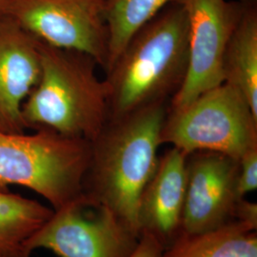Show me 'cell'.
<instances>
[{
    "mask_svg": "<svg viewBox=\"0 0 257 257\" xmlns=\"http://www.w3.org/2000/svg\"><path fill=\"white\" fill-rule=\"evenodd\" d=\"M169 104L109 119L91 141L83 193L110 208L139 237L138 202L158 164Z\"/></svg>",
    "mask_w": 257,
    "mask_h": 257,
    "instance_id": "obj_1",
    "label": "cell"
},
{
    "mask_svg": "<svg viewBox=\"0 0 257 257\" xmlns=\"http://www.w3.org/2000/svg\"><path fill=\"white\" fill-rule=\"evenodd\" d=\"M188 56L186 11L178 0H172L138 30L105 72L109 119L170 103L185 79Z\"/></svg>",
    "mask_w": 257,
    "mask_h": 257,
    "instance_id": "obj_2",
    "label": "cell"
},
{
    "mask_svg": "<svg viewBox=\"0 0 257 257\" xmlns=\"http://www.w3.org/2000/svg\"><path fill=\"white\" fill-rule=\"evenodd\" d=\"M41 74L21 110L24 127L92 141L109 120V88L96 61L38 39Z\"/></svg>",
    "mask_w": 257,
    "mask_h": 257,
    "instance_id": "obj_3",
    "label": "cell"
},
{
    "mask_svg": "<svg viewBox=\"0 0 257 257\" xmlns=\"http://www.w3.org/2000/svg\"><path fill=\"white\" fill-rule=\"evenodd\" d=\"M35 131H0V190L25 187L57 211L83 193L91 142L46 128Z\"/></svg>",
    "mask_w": 257,
    "mask_h": 257,
    "instance_id": "obj_4",
    "label": "cell"
},
{
    "mask_svg": "<svg viewBox=\"0 0 257 257\" xmlns=\"http://www.w3.org/2000/svg\"><path fill=\"white\" fill-rule=\"evenodd\" d=\"M161 143L187 156L211 151L239 160L257 147V115L236 89L222 83L181 108H169Z\"/></svg>",
    "mask_w": 257,
    "mask_h": 257,
    "instance_id": "obj_5",
    "label": "cell"
},
{
    "mask_svg": "<svg viewBox=\"0 0 257 257\" xmlns=\"http://www.w3.org/2000/svg\"><path fill=\"white\" fill-rule=\"evenodd\" d=\"M139 236L104 204L83 193L55 211L28 240L25 256L46 248L58 257H130Z\"/></svg>",
    "mask_w": 257,
    "mask_h": 257,
    "instance_id": "obj_6",
    "label": "cell"
},
{
    "mask_svg": "<svg viewBox=\"0 0 257 257\" xmlns=\"http://www.w3.org/2000/svg\"><path fill=\"white\" fill-rule=\"evenodd\" d=\"M6 15L42 42L89 55L105 69V0H11Z\"/></svg>",
    "mask_w": 257,
    "mask_h": 257,
    "instance_id": "obj_7",
    "label": "cell"
},
{
    "mask_svg": "<svg viewBox=\"0 0 257 257\" xmlns=\"http://www.w3.org/2000/svg\"><path fill=\"white\" fill-rule=\"evenodd\" d=\"M188 19V67L169 108H181L224 83L223 58L242 12V1L178 0Z\"/></svg>",
    "mask_w": 257,
    "mask_h": 257,
    "instance_id": "obj_8",
    "label": "cell"
},
{
    "mask_svg": "<svg viewBox=\"0 0 257 257\" xmlns=\"http://www.w3.org/2000/svg\"><path fill=\"white\" fill-rule=\"evenodd\" d=\"M239 161L198 151L186 157V193L179 233L196 234L235 221L239 202Z\"/></svg>",
    "mask_w": 257,
    "mask_h": 257,
    "instance_id": "obj_9",
    "label": "cell"
},
{
    "mask_svg": "<svg viewBox=\"0 0 257 257\" xmlns=\"http://www.w3.org/2000/svg\"><path fill=\"white\" fill-rule=\"evenodd\" d=\"M40 74L38 38L9 15L0 17V120L9 132H24L22 106Z\"/></svg>",
    "mask_w": 257,
    "mask_h": 257,
    "instance_id": "obj_10",
    "label": "cell"
},
{
    "mask_svg": "<svg viewBox=\"0 0 257 257\" xmlns=\"http://www.w3.org/2000/svg\"><path fill=\"white\" fill-rule=\"evenodd\" d=\"M186 157L171 147L159 156L156 172L140 195L138 207L139 235L147 233L165 248L181 229L186 193Z\"/></svg>",
    "mask_w": 257,
    "mask_h": 257,
    "instance_id": "obj_11",
    "label": "cell"
},
{
    "mask_svg": "<svg viewBox=\"0 0 257 257\" xmlns=\"http://www.w3.org/2000/svg\"><path fill=\"white\" fill-rule=\"evenodd\" d=\"M242 12L223 58V79L236 89L257 115V2L241 0Z\"/></svg>",
    "mask_w": 257,
    "mask_h": 257,
    "instance_id": "obj_12",
    "label": "cell"
},
{
    "mask_svg": "<svg viewBox=\"0 0 257 257\" xmlns=\"http://www.w3.org/2000/svg\"><path fill=\"white\" fill-rule=\"evenodd\" d=\"M163 257H257V231L232 221L202 233H179Z\"/></svg>",
    "mask_w": 257,
    "mask_h": 257,
    "instance_id": "obj_13",
    "label": "cell"
},
{
    "mask_svg": "<svg viewBox=\"0 0 257 257\" xmlns=\"http://www.w3.org/2000/svg\"><path fill=\"white\" fill-rule=\"evenodd\" d=\"M54 212L37 200L0 190V257H26V242Z\"/></svg>",
    "mask_w": 257,
    "mask_h": 257,
    "instance_id": "obj_14",
    "label": "cell"
},
{
    "mask_svg": "<svg viewBox=\"0 0 257 257\" xmlns=\"http://www.w3.org/2000/svg\"><path fill=\"white\" fill-rule=\"evenodd\" d=\"M172 0H105L108 55L104 72L115 61L139 29L158 15Z\"/></svg>",
    "mask_w": 257,
    "mask_h": 257,
    "instance_id": "obj_15",
    "label": "cell"
},
{
    "mask_svg": "<svg viewBox=\"0 0 257 257\" xmlns=\"http://www.w3.org/2000/svg\"><path fill=\"white\" fill-rule=\"evenodd\" d=\"M239 161V193L245 197L257 188V147L242 156Z\"/></svg>",
    "mask_w": 257,
    "mask_h": 257,
    "instance_id": "obj_16",
    "label": "cell"
},
{
    "mask_svg": "<svg viewBox=\"0 0 257 257\" xmlns=\"http://www.w3.org/2000/svg\"><path fill=\"white\" fill-rule=\"evenodd\" d=\"M164 248L161 244L147 233H142L138 246L130 257H163Z\"/></svg>",
    "mask_w": 257,
    "mask_h": 257,
    "instance_id": "obj_17",
    "label": "cell"
},
{
    "mask_svg": "<svg viewBox=\"0 0 257 257\" xmlns=\"http://www.w3.org/2000/svg\"><path fill=\"white\" fill-rule=\"evenodd\" d=\"M235 221L246 224L252 229L257 230V205L256 203L250 202L245 197L239 202Z\"/></svg>",
    "mask_w": 257,
    "mask_h": 257,
    "instance_id": "obj_18",
    "label": "cell"
},
{
    "mask_svg": "<svg viewBox=\"0 0 257 257\" xmlns=\"http://www.w3.org/2000/svg\"><path fill=\"white\" fill-rule=\"evenodd\" d=\"M10 2L11 0H0V17L6 15Z\"/></svg>",
    "mask_w": 257,
    "mask_h": 257,
    "instance_id": "obj_19",
    "label": "cell"
},
{
    "mask_svg": "<svg viewBox=\"0 0 257 257\" xmlns=\"http://www.w3.org/2000/svg\"><path fill=\"white\" fill-rule=\"evenodd\" d=\"M0 131H4V132H9L8 128L5 127V125L3 124V122L0 120Z\"/></svg>",
    "mask_w": 257,
    "mask_h": 257,
    "instance_id": "obj_20",
    "label": "cell"
}]
</instances>
